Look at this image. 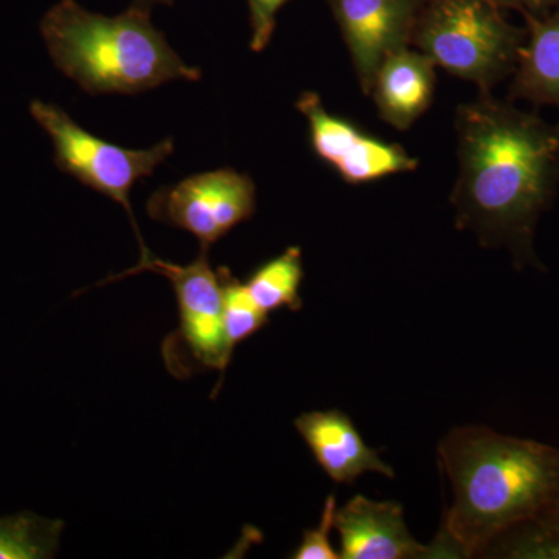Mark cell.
<instances>
[{"label":"cell","instance_id":"cell-1","mask_svg":"<svg viewBox=\"0 0 559 559\" xmlns=\"http://www.w3.org/2000/svg\"><path fill=\"white\" fill-rule=\"evenodd\" d=\"M455 131L459 176L451 202L459 229L533 260L536 224L559 186V123L480 94L459 106Z\"/></svg>","mask_w":559,"mask_h":559},{"label":"cell","instance_id":"cell-2","mask_svg":"<svg viewBox=\"0 0 559 559\" xmlns=\"http://www.w3.org/2000/svg\"><path fill=\"white\" fill-rule=\"evenodd\" d=\"M439 457L454 492L436 543L443 557L485 551L559 499V450L549 444L465 426L441 440Z\"/></svg>","mask_w":559,"mask_h":559},{"label":"cell","instance_id":"cell-3","mask_svg":"<svg viewBox=\"0 0 559 559\" xmlns=\"http://www.w3.org/2000/svg\"><path fill=\"white\" fill-rule=\"evenodd\" d=\"M150 13L131 5L109 17L60 0L39 32L57 69L87 94L134 95L170 81H200L201 70L180 60Z\"/></svg>","mask_w":559,"mask_h":559},{"label":"cell","instance_id":"cell-4","mask_svg":"<svg viewBox=\"0 0 559 559\" xmlns=\"http://www.w3.org/2000/svg\"><path fill=\"white\" fill-rule=\"evenodd\" d=\"M525 28L514 27L492 0H425L412 46L433 64L489 94L516 69Z\"/></svg>","mask_w":559,"mask_h":559},{"label":"cell","instance_id":"cell-5","mask_svg":"<svg viewBox=\"0 0 559 559\" xmlns=\"http://www.w3.org/2000/svg\"><path fill=\"white\" fill-rule=\"evenodd\" d=\"M140 272H154L167 278L178 301V329L165 337L160 348L167 370L178 380H190L212 370L219 371V378H224L235 349L224 330L221 280L218 270L210 264L209 249H201L200 255L186 266L150 253L131 270L112 275L97 286Z\"/></svg>","mask_w":559,"mask_h":559},{"label":"cell","instance_id":"cell-6","mask_svg":"<svg viewBox=\"0 0 559 559\" xmlns=\"http://www.w3.org/2000/svg\"><path fill=\"white\" fill-rule=\"evenodd\" d=\"M31 116L53 143L57 167L127 210L138 234L140 259L150 255L132 216L130 193L139 180L148 178L171 156L173 139L162 140L150 150H128L91 134L51 103L33 100Z\"/></svg>","mask_w":559,"mask_h":559},{"label":"cell","instance_id":"cell-7","mask_svg":"<svg viewBox=\"0 0 559 559\" xmlns=\"http://www.w3.org/2000/svg\"><path fill=\"white\" fill-rule=\"evenodd\" d=\"M257 189L248 175L219 168L200 173L151 194L146 212L154 221L189 231L209 249L252 218Z\"/></svg>","mask_w":559,"mask_h":559},{"label":"cell","instance_id":"cell-8","mask_svg":"<svg viewBox=\"0 0 559 559\" xmlns=\"http://www.w3.org/2000/svg\"><path fill=\"white\" fill-rule=\"evenodd\" d=\"M296 106L308 120L316 156L333 167L345 182L359 186L417 170L418 160L403 146L373 138L333 116L314 92L301 94Z\"/></svg>","mask_w":559,"mask_h":559},{"label":"cell","instance_id":"cell-9","mask_svg":"<svg viewBox=\"0 0 559 559\" xmlns=\"http://www.w3.org/2000/svg\"><path fill=\"white\" fill-rule=\"evenodd\" d=\"M423 2L425 0H329L364 94H370L381 62L411 46Z\"/></svg>","mask_w":559,"mask_h":559},{"label":"cell","instance_id":"cell-10","mask_svg":"<svg viewBox=\"0 0 559 559\" xmlns=\"http://www.w3.org/2000/svg\"><path fill=\"white\" fill-rule=\"evenodd\" d=\"M334 528L340 535L342 559L436 558V546L419 544L407 530L403 507L355 496L337 507Z\"/></svg>","mask_w":559,"mask_h":559},{"label":"cell","instance_id":"cell-11","mask_svg":"<svg viewBox=\"0 0 559 559\" xmlns=\"http://www.w3.org/2000/svg\"><path fill=\"white\" fill-rule=\"evenodd\" d=\"M297 432L310 448L320 468L336 484H353L362 474L378 473L395 477L392 466L382 462L344 412H305L294 421Z\"/></svg>","mask_w":559,"mask_h":559},{"label":"cell","instance_id":"cell-12","mask_svg":"<svg viewBox=\"0 0 559 559\" xmlns=\"http://www.w3.org/2000/svg\"><path fill=\"white\" fill-rule=\"evenodd\" d=\"M436 83L433 61L407 47L381 62L370 94L381 119L395 130L406 131L428 110Z\"/></svg>","mask_w":559,"mask_h":559},{"label":"cell","instance_id":"cell-13","mask_svg":"<svg viewBox=\"0 0 559 559\" xmlns=\"http://www.w3.org/2000/svg\"><path fill=\"white\" fill-rule=\"evenodd\" d=\"M524 20L527 33L511 75L510 98L559 109V7Z\"/></svg>","mask_w":559,"mask_h":559},{"label":"cell","instance_id":"cell-14","mask_svg":"<svg viewBox=\"0 0 559 559\" xmlns=\"http://www.w3.org/2000/svg\"><path fill=\"white\" fill-rule=\"evenodd\" d=\"M301 249L299 246H290L275 259L257 267L246 280L245 285L261 310L271 314L280 310H301Z\"/></svg>","mask_w":559,"mask_h":559},{"label":"cell","instance_id":"cell-15","mask_svg":"<svg viewBox=\"0 0 559 559\" xmlns=\"http://www.w3.org/2000/svg\"><path fill=\"white\" fill-rule=\"evenodd\" d=\"M64 522L31 511L0 518V559H49L57 555Z\"/></svg>","mask_w":559,"mask_h":559},{"label":"cell","instance_id":"cell-16","mask_svg":"<svg viewBox=\"0 0 559 559\" xmlns=\"http://www.w3.org/2000/svg\"><path fill=\"white\" fill-rule=\"evenodd\" d=\"M218 274L221 294H223L224 330L235 349L253 334L259 333L270 322V314L253 301L245 283L234 277L229 267H218Z\"/></svg>","mask_w":559,"mask_h":559},{"label":"cell","instance_id":"cell-17","mask_svg":"<svg viewBox=\"0 0 559 559\" xmlns=\"http://www.w3.org/2000/svg\"><path fill=\"white\" fill-rule=\"evenodd\" d=\"M506 544L507 557L511 558H559V532L535 520Z\"/></svg>","mask_w":559,"mask_h":559},{"label":"cell","instance_id":"cell-18","mask_svg":"<svg viewBox=\"0 0 559 559\" xmlns=\"http://www.w3.org/2000/svg\"><path fill=\"white\" fill-rule=\"evenodd\" d=\"M337 500L329 496L323 503L322 516L318 527L305 530L300 546L294 550L290 558L294 559H341L340 550L331 544V530L334 528Z\"/></svg>","mask_w":559,"mask_h":559},{"label":"cell","instance_id":"cell-19","mask_svg":"<svg viewBox=\"0 0 559 559\" xmlns=\"http://www.w3.org/2000/svg\"><path fill=\"white\" fill-rule=\"evenodd\" d=\"M288 0H248L250 28V49L260 53L271 43L277 24V14Z\"/></svg>","mask_w":559,"mask_h":559},{"label":"cell","instance_id":"cell-20","mask_svg":"<svg viewBox=\"0 0 559 559\" xmlns=\"http://www.w3.org/2000/svg\"><path fill=\"white\" fill-rule=\"evenodd\" d=\"M500 9L520 11L522 16H544L559 7V0H492Z\"/></svg>","mask_w":559,"mask_h":559},{"label":"cell","instance_id":"cell-21","mask_svg":"<svg viewBox=\"0 0 559 559\" xmlns=\"http://www.w3.org/2000/svg\"><path fill=\"white\" fill-rule=\"evenodd\" d=\"M536 520L543 522V524L549 525V527L557 530L559 532V499L554 506L550 507L546 513L540 514Z\"/></svg>","mask_w":559,"mask_h":559},{"label":"cell","instance_id":"cell-22","mask_svg":"<svg viewBox=\"0 0 559 559\" xmlns=\"http://www.w3.org/2000/svg\"><path fill=\"white\" fill-rule=\"evenodd\" d=\"M157 3H164V5H173L175 0H134L132 5L138 7V9L151 11V9H153L154 5H157Z\"/></svg>","mask_w":559,"mask_h":559}]
</instances>
